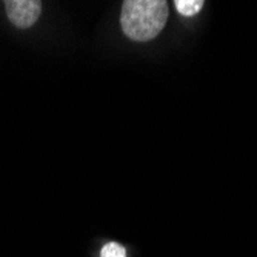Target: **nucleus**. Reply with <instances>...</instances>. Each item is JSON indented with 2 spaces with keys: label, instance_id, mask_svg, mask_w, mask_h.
Instances as JSON below:
<instances>
[{
  "label": "nucleus",
  "instance_id": "nucleus-1",
  "mask_svg": "<svg viewBox=\"0 0 257 257\" xmlns=\"http://www.w3.org/2000/svg\"><path fill=\"white\" fill-rule=\"evenodd\" d=\"M168 4L165 0H126L120 10L123 34L134 42H150L165 28Z\"/></svg>",
  "mask_w": 257,
  "mask_h": 257
},
{
  "label": "nucleus",
  "instance_id": "nucleus-2",
  "mask_svg": "<svg viewBox=\"0 0 257 257\" xmlns=\"http://www.w3.org/2000/svg\"><path fill=\"white\" fill-rule=\"evenodd\" d=\"M4 5L8 20L19 30L36 25L42 14V2L39 0H7Z\"/></svg>",
  "mask_w": 257,
  "mask_h": 257
},
{
  "label": "nucleus",
  "instance_id": "nucleus-3",
  "mask_svg": "<svg viewBox=\"0 0 257 257\" xmlns=\"http://www.w3.org/2000/svg\"><path fill=\"white\" fill-rule=\"evenodd\" d=\"M174 5H176V10L182 16L193 17V16H196L203 8L205 4L202 2V0H176Z\"/></svg>",
  "mask_w": 257,
  "mask_h": 257
},
{
  "label": "nucleus",
  "instance_id": "nucleus-4",
  "mask_svg": "<svg viewBox=\"0 0 257 257\" xmlns=\"http://www.w3.org/2000/svg\"><path fill=\"white\" fill-rule=\"evenodd\" d=\"M100 257H126V249L117 242H108L102 248Z\"/></svg>",
  "mask_w": 257,
  "mask_h": 257
}]
</instances>
